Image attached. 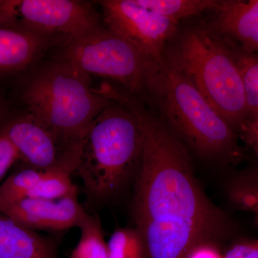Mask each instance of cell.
I'll return each instance as SVG.
<instances>
[{
    "mask_svg": "<svg viewBox=\"0 0 258 258\" xmlns=\"http://www.w3.org/2000/svg\"><path fill=\"white\" fill-rule=\"evenodd\" d=\"M30 116L69 149L82 152L93 122L111 102L89 76L57 61L37 72L23 95Z\"/></svg>",
    "mask_w": 258,
    "mask_h": 258,
    "instance_id": "cell-4",
    "label": "cell"
},
{
    "mask_svg": "<svg viewBox=\"0 0 258 258\" xmlns=\"http://www.w3.org/2000/svg\"><path fill=\"white\" fill-rule=\"evenodd\" d=\"M239 139L258 158V121L245 120L237 130Z\"/></svg>",
    "mask_w": 258,
    "mask_h": 258,
    "instance_id": "cell-22",
    "label": "cell"
},
{
    "mask_svg": "<svg viewBox=\"0 0 258 258\" xmlns=\"http://www.w3.org/2000/svg\"><path fill=\"white\" fill-rule=\"evenodd\" d=\"M56 44L52 39L28 29L0 25V74L25 69Z\"/></svg>",
    "mask_w": 258,
    "mask_h": 258,
    "instance_id": "cell-13",
    "label": "cell"
},
{
    "mask_svg": "<svg viewBox=\"0 0 258 258\" xmlns=\"http://www.w3.org/2000/svg\"><path fill=\"white\" fill-rule=\"evenodd\" d=\"M164 53V59L194 86L232 126L247 120L240 70L225 40L210 26L183 30Z\"/></svg>",
    "mask_w": 258,
    "mask_h": 258,
    "instance_id": "cell-5",
    "label": "cell"
},
{
    "mask_svg": "<svg viewBox=\"0 0 258 258\" xmlns=\"http://www.w3.org/2000/svg\"><path fill=\"white\" fill-rule=\"evenodd\" d=\"M221 37L240 70L247 108L246 120L258 121V54L246 52L235 42Z\"/></svg>",
    "mask_w": 258,
    "mask_h": 258,
    "instance_id": "cell-15",
    "label": "cell"
},
{
    "mask_svg": "<svg viewBox=\"0 0 258 258\" xmlns=\"http://www.w3.org/2000/svg\"><path fill=\"white\" fill-rule=\"evenodd\" d=\"M20 161V154L11 141L0 131V181L8 171Z\"/></svg>",
    "mask_w": 258,
    "mask_h": 258,
    "instance_id": "cell-20",
    "label": "cell"
},
{
    "mask_svg": "<svg viewBox=\"0 0 258 258\" xmlns=\"http://www.w3.org/2000/svg\"><path fill=\"white\" fill-rule=\"evenodd\" d=\"M185 258H224V254L217 242L205 241L194 246Z\"/></svg>",
    "mask_w": 258,
    "mask_h": 258,
    "instance_id": "cell-23",
    "label": "cell"
},
{
    "mask_svg": "<svg viewBox=\"0 0 258 258\" xmlns=\"http://www.w3.org/2000/svg\"><path fill=\"white\" fill-rule=\"evenodd\" d=\"M211 28L242 50L258 54V0H222Z\"/></svg>",
    "mask_w": 258,
    "mask_h": 258,
    "instance_id": "cell-12",
    "label": "cell"
},
{
    "mask_svg": "<svg viewBox=\"0 0 258 258\" xmlns=\"http://www.w3.org/2000/svg\"><path fill=\"white\" fill-rule=\"evenodd\" d=\"M107 244L108 258H147L145 244L134 227H117Z\"/></svg>",
    "mask_w": 258,
    "mask_h": 258,
    "instance_id": "cell-19",
    "label": "cell"
},
{
    "mask_svg": "<svg viewBox=\"0 0 258 258\" xmlns=\"http://www.w3.org/2000/svg\"><path fill=\"white\" fill-rule=\"evenodd\" d=\"M145 93L161 119L199 157L224 164L243 157L236 129L164 56L147 62Z\"/></svg>",
    "mask_w": 258,
    "mask_h": 258,
    "instance_id": "cell-3",
    "label": "cell"
},
{
    "mask_svg": "<svg viewBox=\"0 0 258 258\" xmlns=\"http://www.w3.org/2000/svg\"><path fill=\"white\" fill-rule=\"evenodd\" d=\"M71 175L60 169H35L23 165L0 185V202L63 198L78 189Z\"/></svg>",
    "mask_w": 258,
    "mask_h": 258,
    "instance_id": "cell-11",
    "label": "cell"
},
{
    "mask_svg": "<svg viewBox=\"0 0 258 258\" xmlns=\"http://www.w3.org/2000/svg\"><path fill=\"white\" fill-rule=\"evenodd\" d=\"M0 25L28 29L62 46L100 27L91 7L74 0L0 1Z\"/></svg>",
    "mask_w": 258,
    "mask_h": 258,
    "instance_id": "cell-7",
    "label": "cell"
},
{
    "mask_svg": "<svg viewBox=\"0 0 258 258\" xmlns=\"http://www.w3.org/2000/svg\"><path fill=\"white\" fill-rule=\"evenodd\" d=\"M124 102L143 128L132 216L147 258H185L200 242L218 243L230 233V221L200 188L188 148L135 98L125 96Z\"/></svg>",
    "mask_w": 258,
    "mask_h": 258,
    "instance_id": "cell-1",
    "label": "cell"
},
{
    "mask_svg": "<svg viewBox=\"0 0 258 258\" xmlns=\"http://www.w3.org/2000/svg\"><path fill=\"white\" fill-rule=\"evenodd\" d=\"M79 228L81 236L70 258H108V244L98 213L87 212Z\"/></svg>",
    "mask_w": 258,
    "mask_h": 258,
    "instance_id": "cell-16",
    "label": "cell"
},
{
    "mask_svg": "<svg viewBox=\"0 0 258 258\" xmlns=\"http://www.w3.org/2000/svg\"><path fill=\"white\" fill-rule=\"evenodd\" d=\"M0 131L16 148L23 166L60 169L71 174L77 169L81 152L64 146L30 115L10 120Z\"/></svg>",
    "mask_w": 258,
    "mask_h": 258,
    "instance_id": "cell-9",
    "label": "cell"
},
{
    "mask_svg": "<svg viewBox=\"0 0 258 258\" xmlns=\"http://www.w3.org/2000/svg\"><path fill=\"white\" fill-rule=\"evenodd\" d=\"M107 29L126 40L146 60L159 61L177 34L179 22L164 18L139 0L100 1Z\"/></svg>",
    "mask_w": 258,
    "mask_h": 258,
    "instance_id": "cell-8",
    "label": "cell"
},
{
    "mask_svg": "<svg viewBox=\"0 0 258 258\" xmlns=\"http://www.w3.org/2000/svg\"><path fill=\"white\" fill-rule=\"evenodd\" d=\"M79 191L55 200L0 202V212L20 225L36 231L60 232L81 225L87 212L79 201Z\"/></svg>",
    "mask_w": 258,
    "mask_h": 258,
    "instance_id": "cell-10",
    "label": "cell"
},
{
    "mask_svg": "<svg viewBox=\"0 0 258 258\" xmlns=\"http://www.w3.org/2000/svg\"><path fill=\"white\" fill-rule=\"evenodd\" d=\"M60 61L89 76L114 80L131 93H145L147 61L126 40L98 27L62 45Z\"/></svg>",
    "mask_w": 258,
    "mask_h": 258,
    "instance_id": "cell-6",
    "label": "cell"
},
{
    "mask_svg": "<svg viewBox=\"0 0 258 258\" xmlns=\"http://www.w3.org/2000/svg\"><path fill=\"white\" fill-rule=\"evenodd\" d=\"M224 258H258V240L242 238L223 251Z\"/></svg>",
    "mask_w": 258,
    "mask_h": 258,
    "instance_id": "cell-21",
    "label": "cell"
},
{
    "mask_svg": "<svg viewBox=\"0 0 258 258\" xmlns=\"http://www.w3.org/2000/svg\"><path fill=\"white\" fill-rule=\"evenodd\" d=\"M0 258H60L57 237L40 235L0 212Z\"/></svg>",
    "mask_w": 258,
    "mask_h": 258,
    "instance_id": "cell-14",
    "label": "cell"
},
{
    "mask_svg": "<svg viewBox=\"0 0 258 258\" xmlns=\"http://www.w3.org/2000/svg\"><path fill=\"white\" fill-rule=\"evenodd\" d=\"M254 224H255L256 227H257L258 230V216L254 217Z\"/></svg>",
    "mask_w": 258,
    "mask_h": 258,
    "instance_id": "cell-24",
    "label": "cell"
},
{
    "mask_svg": "<svg viewBox=\"0 0 258 258\" xmlns=\"http://www.w3.org/2000/svg\"><path fill=\"white\" fill-rule=\"evenodd\" d=\"M111 101L96 117L83 142L76 172L82 181L83 208L98 213L135 182L143 150L138 115L123 102Z\"/></svg>",
    "mask_w": 258,
    "mask_h": 258,
    "instance_id": "cell-2",
    "label": "cell"
},
{
    "mask_svg": "<svg viewBox=\"0 0 258 258\" xmlns=\"http://www.w3.org/2000/svg\"><path fill=\"white\" fill-rule=\"evenodd\" d=\"M141 4L154 13L174 21L201 15L208 10H214L219 1L216 0H139Z\"/></svg>",
    "mask_w": 258,
    "mask_h": 258,
    "instance_id": "cell-18",
    "label": "cell"
},
{
    "mask_svg": "<svg viewBox=\"0 0 258 258\" xmlns=\"http://www.w3.org/2000/svg\"><path fill=\"white\" fill-rule=\"evenodd\" d=\"M227 195L236 208L258 216V164L235 174L227 185Z\"/></svg>",
    "mask_w": 258,
    "mask_h": 258,
    "instance_id": "cell-17",
    "label": "cell"
}]
</instances>
